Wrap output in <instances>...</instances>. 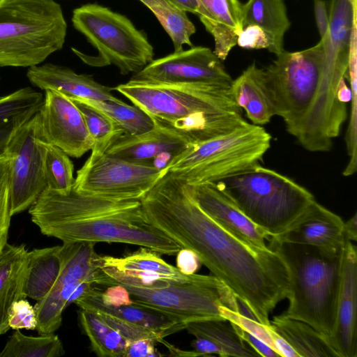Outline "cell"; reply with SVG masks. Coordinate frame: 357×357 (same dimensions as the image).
I'll return each instance as SVG.
<instances>
[{"instance_id":"ac0fdd59","label":"cell","mask_w":357,"mask_h":357,"mask_svg":"<svg viewBox=\"0 0 357 357\" xmlns=\"http://www.w3.org/2000/svg\"><path fill=\"white\" fill-rule=\"evenodd\" d=\"M190 144L179 135L156 125L141 135L117 136L108 144L105 152L125 161L155 167L154 162L160 157L173 158Z\"/></svg>"},{"instance_id":"8d00e7d4","label":"cell","mask_w":357,"mask_h":357,"mask_svg":"<svg viewBox=\"0 0 357 357\" xmlns=\"http://www.w3.org/2000/svg\"><path fill=\"white\" fill-rule=\"evenodd\" d=\"M221 316L241 328L273 349L280 357H298L294 349L271 327L259 321L256 317L245 315L224 306L220 308Z\"/></svg>"},{"instance_id":"4dcf8cb0","label":"cell","mask_w":357,"mask_h":357,"mask_svg":"<svg viewBox=\"0 0 357 357\" xmlns=\"http://www.w3.org/2000/svg\"><path fill=\"white\" fill-rule=\"evenodd\" d=\"M155 251L142 247L138 250L121 257L100 256L96 254L93 259V264L99 268L153 271L171 276L181 282H189L195 278L196 273L190 275L182 274L176 267L167 263Z\"/></svg>"},{"instance_id":"b9f144b4","label":"cell","mask_w":357,"mask_h":357,"mask_svg":"<svg viewBox=\"0 0 357 357\" xmlns=\"http://www.w3.org/2000/svg\"><path fill=\"white\" fill-rule=\"evenodd\" d=\"M8 324L14 330H36L37 319L34 307L26 298L13 302L8 312Z\"/></svg>"},{"instance_id":"e575fe53","label":"cell","mask_w":357,"mask_h":357,"mask_svg":"<svg viewBox=\"0 0 357 357\" xmlns=\"http://www.w3.org/2000/svg\"><path fill=\"white\" fill-rule=\"evenodd\" d=\"M81 100L105 114L123 135H141L156 126L152 118L137 105H129L123 101Z\"/></svg>"},{"instance_id":"f546056e","label":"cell","mask_w":357,"mask_h":357,"mask_svg":"<svg viewBox=\"0 0 357 357\" xmlns=\"http://www.w3.org/2000/svg\"><path fill=\"white\" fill-rule=\"evenodd\" d=\"M95 244L91 241L63 243L60 249V273L50 291H58L63 286L82 281L98 284L102 272L93 264L96 255Z\"/></svg>"},{"instance_id":"5b68a950","label":"cell","mask_w":357,"mask_h":357,"mask_svg":"<svg viewBox=\"0 0 357 357\" xmlns=\"http://www.w3.org/2000/svg\"><path fill=\"white\" fill-rule=\"evenodd\" d=\"M66 33L54 0H0V67L39 65L63 47Z\"/></svg>"},{"instance_id":"603a6c76","label":"cell","mask_w":357,"mask_h":357,"mask_svg":"<svg viewBox=\"0 0 357 357\" xmlns=\"http://www.w3.org/2000/svg\"><path fill=\"white\" fill-rule=\"evenodd\" d=\"M231 92L236 105L245 110L252 124L261 126L276 115L264 68H259L255 63L232 80Z\"/></svg>"},{"instance_id":"30bf717a","label":"cell","mask_w":357,"mask_h":357,"mask_svg":"<svg viewBox=\"0 0 357 357\" xmlns=\"http://www.w3.org/2000/svg\"><path fill=\"white\" fill-rule=\"evenodd\" d=\"M41 233L63 243H123L144 247L160 255H175L182 249L180 244L145 221L142 206L130 211L55 225Z\"/></svg>"},{"instance_id":"d590c367","label":"cell","mask_w":357,"mask_h":357,"mask_svg":"<svg viewBox=\"0 0 357 357\" xmlns=\"http://www.w3.org/2000/svg\"><path fill=\"white\" fill-rule=\"evenodd\" d=\"M64 354L61 340L53 333L33 337L15 330L0 352V357H56Z\"/></svg>"},{"instance_id":"8992f818","label":"cell","mask_w":357,"mask_h":357,"mask_svg":"<svg viewBox=\"0 0 357 357\" xmlns=\"http://www.w3.org/2000/svg\"><path fill=\"white\" fill-rule=\"evenodd\" d=\"M271 135L248 121L214 138L190 144L163 169L188 185L215 182L259 164L271 146Z\"/></svg>"},{"instance_id":"f5cc1de1","label":"cell","mask_w":357,"mask_h":357,"mask_svg":"<svg viewBox=\"0 0 357 357\" xmlns=\"http://www.w3.org/2000/svg\"><path fill=\"white\" fill-rule=\"evenodd\" d=\"M0 81H1V78H0Z\"/></svg>"},{"instance_id":"3957f363","label":"cell","mask_w":357,"mask_h":357,"mask_svg":"<svg viewBox=\"0 0 357 357\" xmlns=\"http://www.w3.org/2000/svg\"><path fill=\"white\" fill-rule=\"evenodd\" d=\"M268 241V248L279 254L289 272V305L282 314L330 337L335 326L344 247L328 250L272 237Z\"/></svg>"},{"instance_id":"681fc988","label":"cell","mask_w":357,"mask_h":357,"mask_svg":"<svg viewBox=\"0 0 357 357\" xmlns=\"http://www.w3.org/2000/svg\"><path fill=\"white\" fill-rule=\"evenodd\" d=\"M314 18L321 39L328 35L329 30V14L324 0H314Z\"/></svg>"},{"instance_id":"7bdbcfd3","label":"cell","mask_w":357,"mask_h":357,"mask_svg":"<svg viewBox=\"0 0 357 357\" xmlns=\"http://www.w3.org/2000/svg\"><path fill=\"white\" fill-rule=\"evenodd\" d=\"M236 45L249 50H268L270 41L261 28L255 24H250L243 27L238 37Z\"/></svg>"},{"instance_id":"ee69618b","label":"cell","mask_w":357,"mask_h":357,"mask_svg":"<svg viewBox=\"0 0 357 357\" xmlns=\"http://www.w3.org/2000/svg\"><path fill=\"white\" fill-rule=\"evenodd\" d=\"M101 299L105 305L114 307L128 305L132 303L130 293L120 284L109 286L105 291H101Z\"/></svg>"},{"instance_id":"52a82bcc","label":"cell","mask_w":357,"mask_h":357,"mask_svg":"<svg viewBox=\"0 0 357 357\" xmlns=\"http://www.w3.org/2000/svg\"><path fill=\"white\" fill-rule=\"evenodd\" d=\"M72 22L96 48L97 56L72 48L84 63L93 67L115 66L122 75L136 73L153 60V47L145 33L125 15L110 8L88 3L75 8Z\"/></svg>"},{"instance_id":"2e32d148","label":"cell","mask_w":357,"mask_h":357,"mask_svg":"<svg viewBox=\"0 0 357 357\" xmlns=\"http://www.w3.org/2000/svg\"><path fill=\"white\" fill-rule=\"evenodd\" d=\"M187 189L200 208L220 227L250 245L268 248L265 240L268 235L249 220L213 182L187 184Z\"/></svg>"},{"instance_id":"c3c4849f","label":"cell","mask_w":357,"mask_h":357,"mask_svg":"<svg viewBox=\"0 0 357 357\" xmlns=\"http://www.w3.org/2000/svg\"><path fill=\"white\" fill-rule=\"evenodd\" d=\"M191 346L199 356L218 355L225 357L222 349L213 341L204 336H195Z\"/></svg>"},{"instance_id":"f6af8a7d","label":"cell","mask_w":357,"mask_h":357,"mask_svg":"<svg viewBox=\"0 0 357 357\" xmlns=\"http://www.w3.org/2000/svg\"><path fill=\"white\" fill-rule=\"evenodd\" d=\"M201 264L197 255L190 249L182 248L176 253V267L183 275L195 274Z\"/></svg>"},{"instance_id":"d4e9b609","label":"cell","mask_w":357,"mask_h":357,"mask_svg":"<svg viewBox=\"0 0 357 357\" xmlns=\"http://www.w3.org/2000/svg\"><path fill=\"white\" fill-rule=\"evenodd\" d=\"M27 252L24 245L7 243L0 253V335L10 329L8 317L13 303L26 298L24 283Z\"/></svg>"},{"instance_id":"1f68e13d","label":"cell","mask_w":357,"mask_h":357,"mask_svg":"<svg viewBox=\"0 0 357 357\" xmlns=\"http://www.w3.org/2000/svg\"><path fill=\"white\" fill-rule=\"evenodd\" d=\"M78 314L80 326L93 352L99 357H125L130 344L126 338L96 312L80 309Z\"/></svg>"},{"instance_id":"ffe728a7","label":"cell","mask_w":357,"mask_h":357,"mask_svg":"<svg viewBox=\"0 0 357 357\" xmlns=\"http://www.w3.org/2000/svg\"><path fill=\"white\" fill-rule=\"evenodd\" d=\"M29 82L41 90H52L70 98L99 101L121 102L112 95L114 88L102 85L86 74H78L72 69L46 63L29 68Z\"/></svg>"},{"instance_id":"816d5d0a","label":"cell","mask_w":357,"mask_h":357,"mask_svg":"<svg viewBox=\"0 0 357 357\" xmlns=\"http://www.w3.org/2000/svg\"><path fill=\"white\" fill-rule=\"evenodd\" d=\"M344 234L345 238L350 241L357 240V215L356 213L344 223Z\"/></svg>"},{"instance_id":"83f0119b","label":"cell","mask_w":357,"mask_h":357,"mask_svg":"<svg viewBox=\"0 0 357 357\" xmlns=\"http://www.w3.org/2000/svg\"><path fill=\"white\" fill-rule=\"evenodd\" d=\"M43 94L24 87L0 96V154L5 152L17 131L38 111Z\"/></svg>"},{"instance_id":"f35d334b","label":"cell","mask_w":357,"mask_h":357,"mask_svg":"<svg viewBox=\"0 0 357 357\" xmlns=\"http://www.w3.org/2000/svg\"><path fill=\"white\" fill-rule=\"evenodd\" d=\"M81 112L94 145L92 149L105 151L108 144L115 137L123 135L112 121L102 112L86 102L70 98Z\"/></svg>"},{"instance_id":"74e56055","label":"cell","mask_w":357,"mask_h":357,"mask_svg":"<svg viewBox=\"0 0 357 357\" xmlns=\"http://www.w3.org/2000/svg\"><path fill=\"white\" fill-rule=\"evenodd\" d=\"M45 176L47 187L59 192H68L73 187L74 165L61 149L45 143Z\"/></svg>"},{"instance_id":"7dc6e473","label":"cell","mask_w":357,"mask_h":357,"mask_svg":"<svg viewBox=\"0 0 357 357\" xmlns=\"http://www.w3.org/2000/svg\"><path fill=\"white\" fill-rule=\"evenodd\" d=\"M231 323V322H230ZM242 340L248 344L259 356L280 357V355L268 344L258 340L241 328L231 324Z\"/></svg>"},{"instance_id":"ba28073f","label":"cell","mask_w":357,"mask_h":357,"mask_svg":"<svg viewBox=\"0 0 357 357\" xmlns=\"http://www.w3.org/2000/svg\"><path fill=\"white\" fill-rule=\"evenodd\" d=\"M325 47L315 45L297 51L284 50L264 68L276 115L295 137L309 113L323 81Z\"/></svg>"},{"instance_id":"ab89813d","label":"cell","mask_w":357,"mask_h":357,"mask_svg":"<svg viewBox=\"0 0 357 357\" xmlns=\"http://www.w3.org/2000/svg\"><path fill=\"white\" fill-rule=\"evenodd\" d=\"M10 162L11 157L7 151L0 154V253L8 243L11 218L8 193Z\"/></svg>"},{"instance_id":"d6a6232c","label":"cell","mask_w":357,"mask_h":357,"mask_svg":"<svg viewBox=\"0 0 357 357\" xmlns=\"http://www.w3.org/2000/svg\"><path fill=\"white\" fill-rule=\"evenodd\" d=\"M185 329L195 336H204L216 343L225 357L259 356L240 337L233 325L227 319H212L188 323Z\"/></svg>"},{"instance_id":"8fae6325","label":"cell","mask_w":357,"mask_h":357,"mask_svg":"<svg viewBox=\"0 0 357 357\" xmlns=\"http://www.w3.org/2000/svg\"><path fill=\"white\" fill-rule=\"evenodd\" d=\"M77 172L73 188L84 194L119 200H141L165 173L153 166L125 161L92 149Z\"/></svg>"},{"instance_id":"bcb514c9","label":"cell","mask_w":357,"mask_h":357,"mask_svg":"<svg viewBox=\"0 0 357 357\" xmlns=\"http://www.w3.org/2000/svg\"><path fill=\"white\" fill-rule=\"evenodd\" d=\"M155 342L149 340H139L130 342L125 353V357H156L162 356L155 348Z\"/></svg>"},{"instance_id":"cb8c5ba5","label":"cell","mask_w":357,"mask_h":357,"mask_svg":"<svg viewBox=\"0 0 357 357\" xmlns=\"http://www.w3.org/2000/svg\"><path fill=\"white\" fill-rule=\"evenodd\" d=\"M80 309L108 314L128 322L150 328L164 337L185 329L169 317L155 310L134 303L114 307L105 305L101 299V291L93 288L89 293L74 302Z\"/></svg>"},{"instance_id":"d6986e66","label":"cell","mask_w":357,"mask_h":357,"mask_svg":"<svg viewBox=\"0 0 357 357\" xmlns=\"http://www.w3.org/2000/svg\"><path fill=\"white\" fill-rule=\"evenodd\" d=\"M344 223L339 215L314 201L284 233L272 238L328 250L342 249Z\"/></svg>"},{"instance_id":"277c9868","label":"cell","mask_w":357,"mask_h":357,"mask_svg":"<svg viewBox=\"0 0 357 357\" xmlns=\"http://www.w3.org/2000/svg\"><path fill=\"white\" fill-rule=\"evenodd\" d=\"M213 183L269 237L284 233L315 201L304 187L259 164Z\"/></svg>"},{"instance_id":"7402d4cb","label":"cell","mask_w":357,"mask_h":357,"mask_svg":"<svg viewBox=\"0 0 357 357\" xmlns=\"http://www.w3.org/2000/svg\"><path fill=\"white\" fill-rule=\"evenodd\" d=\"M200 21L213 36V52L226 59L243 29L242 5L238 0H197Z\"/></svg>"},{"instance_id":"9a60e30c","label":"cell","mask_w":357,"mask_h":357,"mask_svg":"<svg viewBox=\"0 0 357 357\" xmlns=\"http://www.w3.org/2000/svg\"><path fill=\"white\" fill-rule=\"evenodd\" d=\"M37 116L40 139L61 149L69 156L80 158L93 147L81 112L66 95L45 91Z\"/></svg>"},{"instance_id":"484cf974","label":"cell","mask_w":357,"mask_h":357,"mask_svg":"<svg viewBox=\"0 0 357 357\" xmlns=\"http://www.w3.org/2000/svg\"><path fill=\"white\" fill-rule=\"evenodd\" d=\"M242 10L243 27L261 28L269 38V52L278 55L284 50V36L291 26L284 0H248Z\"/></svg>"},{"instance_id":"836d02e7","label":"cell","mask_w":357,"mask_h":357,"mask_svg":"<svg viewBox=\"0 0 357 357\" xmlns=\"http://www.w3.org/2000/svg\"><path fill=\"white\" fill-rule=\"evenodd\" d=\"M158 19L171 38L174 52L183 50V45L192 47L191 36L196 32L194 24L187 13L181 10L169 0H139Z\"/></svg>"},{"instance_id":"f907efd6","label":"cell","mask_w":357,"mask_h":357,"mask_svg":"<svg viewBox=\"0 0 357 357\" xmlns=\"http://www.w3.org/2000/svg\"><path fill=\"white\" fill-rule=\"evenodd\" d=\"M173 4L185 13L199 15V4L197 0H169Z\"/></svg>"},{"instance_id":"7a4b0ae2","label":"cell","mask_w":357,"mask_h":357,"mask_svg":"<svg viewBox=\"0 0 357 357\" xmlns=\"http://www.w3.org/2000/svg\"><path fill=\"white\" fill-rule=\"evenodd\" d=\"M147 113L155 125L190 144L225 134L247 122L231 84L146 83L130 79L114 88Z\"/></svg>"},{"instance_id":"f1b7e54d","label":"cell","mask_w":357,"mask_h":357,"mask_svg":"<svg viewBox=\"0 0 357 357\" xmlns=\"http://www.w3.org/2000/svg\"><path fill=\"white\" fill-rule=\"evenodd\" d=\"M61 245L27 252L24 283L25 297L40 301L52 289L60 273Z\"/></svg>"},{"instance_id":"6da1fadb","label":"cell","mask_w":357,"mask_h":357,"mask_svg":"<svg viewBox=\"0 0 357 357\" xmlns=\"http://www.w3.org/2000/svg\"><path fill=\"white\" fill-rule=\"evenodd\" d=\"M141 204L146 222L194 251L259 322L271 325L270 314L289 292V272L277 252L250 245L220 227L190 197L186 183L171 172Z\"/></svg>"},{"instance_id":"9c48e42d","label":"cell","mask_w":357,"mask_h":357,"mask_svg":"<svg viewBox=\"0 0 357 357\" xmlns=\"http://www.w3.org/2000/svg\"><path fill=\"white\" fill-rule=\"evenodd\" d=\"M122 286L130 293L132 303L163 314L185 327L200 320L225 319L220 307L234 310L238 303L233 292L213 275L197 274L189 282L155 289Z\"/></svg>"},{"instance_id":"44dd1931","label":"cell","mask_w":357,"mask_h":357,"mask_svg":"<svg viewBox=\"0 0 357 357\" xmlns=\"http://www.w3.org/2000/svg\"><path fill=\"white\" fill-rule=\"evenodd\" d=\"M328 14V33L321 39L325 47L324 75L339 82L347 75L351 31L357 22V0H331Z\"/></svg>"},{"instance_id":"5bb4252c","label":"cell","mask_w":357,"mask_h":357,"mask_svg":"<svg viewBox=\"0 0 357 357\" xmlns=\"http://www.w3.org/2000/svg\"><path fill=\"white\" fill-rule=\"evenodd\" d=\"M131 80L146 83L214 82L231 84L232 78L222 61L210 48L192 47L153 59Z\"/></svg>"},{"instance_id":"60d3db41","label":"cell","mask_w":357,"mask_h":357,"mask_svg":"<svg viewBox=\"0 0 357 357\" xmlns=\"http://www.w3.org/2000/svg\"><path fill=\"white\" fill-rule=\"evenodd\" d=\"M111 327L118 331L130 343L144 339H149L156 342H161L165 337L159 333L150 328L128 322L116 317L95 312Z\"/></svg>"},{"instance_id":"4316f807","label":"cell","mask_w":357,"mask_h":357,"mask_svg":"<svg viewBox=\"0 0 357 357\" xmlns=\"http://www.w3.org/2000/svg\"><path fill=\"white\" fill-rule=\"evenodd\" d=\"M270 323L298 357H340L329 337L305 322L281 314L274 316Z\"/></svg>"},{"instance_id":"7c38bea8","label":"cell","mask_w":357,"mask_h":357,"mask_svg":"<svg viewBox=\"0 0 357 357\" xmlns=\"http://www.w3.org/2000/svg\"><path fill=\"white\" fill-rule=\"evenodd\" d=\"M6 151L11 157L8 193L13 216L29 208L47 187L45 145L40 138L37 112L17 131Z\"/></svg>"},{"instance_id":"4fadbf2b","label":"cell","mask_w":357,"mask_h":357,"mask_svg":"<svg viewBox=\"0 0 357 357\" xmlns=\"http://www.w3.org/2000/svg\"><path fill=\"white\" fill-rule=\"evenodd\" d=\"M141 206V200L104 198L79 192L73 187L63 193L46 187L29 213L42 232L55 225L130 211Z\"/></svg>"},{"instance_id":"e0dca14e","label":"cell","mask_w":357,"mask_h":357,"mask_svg":"<svg viewBox=\"0 0 357 357\" xmlns=\"http://www.w3.org/2000/svg\"><path fill=\"white\" fill-rule=\"evenodd\" d=\"M357 250L345 238L336 321L329 341L340 357L357 356Z\"/></svg>"}]
</instances>
